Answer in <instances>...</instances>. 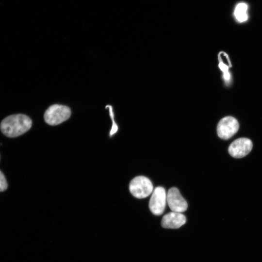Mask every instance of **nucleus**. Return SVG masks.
Returning <instances> with one entry per match:
<instances>
[{
  "label": "nucleus",
  "instance_id": "9d476101",
  "mask_svg": "<svg viewBox=\"0 0 262 262\" xmlns=\"http://www.w3.org/2000/svg\"><path fill=\"white\" fill-rule=\"evenodd\" d=\"M8 187V184L4 174L0 170V192L5 191Z\"/></svg>",
  "mask_w": 262,
  "mask_h": 262
},
{
  "label": "nucleus",
  "instance_id": "20e7f679",
  "mask_svg": "<svg viewBox=\"0 0 262 262\" xmlns=\"http://www.w3.org/2000/svg\"><path fill=\"white\" fill-rule=\"evenodd\" d=\"M239 128V123L235 118L230 116L225 117L217 125L218 136L224 140L229 139L237 132Z\"/></svg>",
  "mask_w": 262,
  "mask_h": 262
},
{
  "label": "nucleus",
  "instance_id": "f03ea898",
  "mask_svg": "<svg viewBox=\"0 0 262 262\" xmlns=\"http://www.w3.org/2000/svg\"><path fill=\"white\" fill-rule=\"evenodd\" d=\"M71 115L69 107L59 104L49 107L44 114V119L50 125H57L67 120Z\"/></svg>",
  "mask_w": 262,
  "mask_h": 262
},
{
  "label": "nucleus",
  "instance_id": "39448f33",
  "mask_svg": "<svg viewBox=\"0 0 262 262\" xmlns=\"http://www.w3.org/2000/svg\"><path fill=\"white\" fill-rule=\"evenodd\" d=\"M166 197L165 190L163 187L159 186L154 190L149 202V208L153 214L160 215L164 213Z\"/></svg>",
  "mask_w": 262,
  "mask_h": 262
},
{
  "label": "nucleus",
  "instance_id": "1a4fd4ad",
  "mask_svg": "<svg viewBox=\"0 0 262 262\" xmlns=\"http://www.w3.org/2000/svg\"><path fill=\"white\" fill-rule=\"evenodd\" d=\"M247 5L244 2L239 3L236 6L234 15L236 19L238 22H243L247 20Z\"/></svg>",
  "mask_w": 262,
  "mask_h": 262
},
{
  "label": "nucleus",
  "instance_id": "0eeeda50",
  "mask_svg": "<svg viewBox=\"0 0 262 262\" xmlns=\"http://www.w3.org/2000/svg\"><path fill=\"white\" fill-rule=\"evenodd\" d=\"M166 199L168 206L172 212L181 213L187 209V201L176 187H172L168 190Z\"/></svg>",
  "mask_w": 262,
  "mask_h": 262
},
{
  "label": "nucleus",
  "instance_id": "423d86ee",
  "mask_svg": "<svg viewBox=\"0 0 262 262\" xmlns=\"http://www.w3.org/2000/svg\"><path fill=\"white\" fill-rule=\"evenodd\" d=\"M252 147V142L249 139L240 138L231 143L228 151L233 157L241 158L247 155L251 151Z\"/></svg>",
  "mask_w": 262,
  "mask_h": 262
},
{
  "label": "nucleus",
  "instance_id": "7ed1b4c3",
  "mask_svg": "<svg viewBox=\"0 0 262 262\" xmlns=\"http://www.w3.org/2000/svg\"><path fill=\"white\" fill-rule=\"evenodd\" d=\"M129 190L133 196L138 198L147 197L153 192V187L147 178L140 176L133 179L129 185Z\"/></svg>",
  "mask_w": 262,
  "mask_h": 262
},
{
  "label": "nucleus",
  "instance_id": "f257e3e1",
  "mask_svg": "<svg viewBox=\"0 0 262 262\" xmlns=\"http://www.w3.org/2000/svg\"><path fill=\"white\" fill-rule=\"evenodd\" d=\"M32 125L31 119L23 114L12 115L4 118L0 124L1 131L5 136L13 138L27 132Z\"/></svg>",
  "mask_w": 262,
  "mask_h": 262
},
{
  "label": "nucleus",
  "instance_id": "6e6552de",
  "mask_svg": "<svg viewBox=\"0 0 262 262\" xmlns=\"http://www.w3.org/2000/svg\"><path fill=\"white\" fill-rule=\"evenodd\" d=\"M186 221L184 215L180 213L170 212L162 218L161 225L166 229H178L183 225Z\"/></svg>",
  "mask_w": 262,
  "mask_h": 262
},
{
  "label": "nucleus",
  "instance_id": "9b49d317",
  "mask_svg": "<svg viewBox=\"0 0 262 262\" xmlns=\"http://www.w3.org/2000/svg\"></svg>",
  "mask_w": 262,
  "mask_h": 262
}]
</instances>
